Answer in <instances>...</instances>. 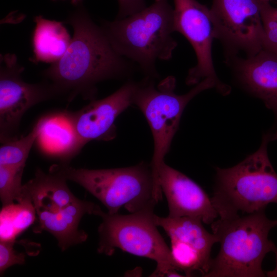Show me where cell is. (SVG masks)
<instances>
[{"mask_svg":"<svg viewBox=\"0 0 277 277\" xmlns=\"http://www.w3.org/2000/svg\"><path fill=\"white\" fill-rule=\"evenodd\" d=\"M52 1H57V0H52ZM70 1L71 4H72L73 5L75 6H77L81 5L83 1V0H70Z\"/></svg>","mask_w":277,"mask_h":277,"instance_id":"cb8c5ba5","label":"cell"},{"mask_svg":"<svg viewBox=\"0 0 277 277\" xmlns=\"http://www.w3.org/2000/svg\"><path fill=\"white\" fill-rule=\"evenodd\" d=\"M118 11L116 19H121L135 14L146 7L145 0H117Z\"/></svg>","mask_w":277,"mask_h":277,"instance_id":"7402d4cb","label":"cell"},{"mask_svg":"<svg viewBox=\"0 0 277 277\" xmlns=\"http://www.w3.org/2000/svg\"><path fill=\"white\" fill-rule=\"evenodd\" d=\"M159 181L169 208L168 216H188L212 224L219 217L211 199L195 182L164 162L158 169Z\"/></svg>","mask_w":277,"mask_h":277,"instance_id":"5bb4252c","label":"cell"},{"mask_svg":"<svg viewBox=\"0 0 277 277\" xmlns=\"http://www.w3.org/2000/svg\"><path fill=\"white\" fill-rule=\"evenodd\" d=\"M73 35L63 56L45 69L43 76L70 102L78 95L95 99L101 82L131 75L132 67L117 53L101 26L92 19L82 5L64 21Z\"/></svg>","mask_w":277,"mask_h":277,"instance_id":"6da1fadb","label":"cell"},{"mask_svg":"<svg viewBox=\"0 0 277 277\" xmlns=\"http://www.w3.org/2000/svg\"><path fill=\"white\" fill-rule=\"evenodd\" d=\"M23 170L0 166V197L3 206L18 202L23 197Z\"/></svg>","mask_w":277,"mask_h":277,"instance_id":"ffe728a7","label":"cell"},{"mask_svg":"<svg viewBox=\"0 0 277 277\" xmlns=\"http://www.w3.org/2000/svg\"><path fill=\"white\" fill-rule=\"evenodd\" d=\"M24 70L14 54L1 55V143L17 138L21 121L30 108L62 96L58 89L48 81L37 84L25 82L21 76Z\"/></svg>","mask_w":277,"mask_h":277,"instance_id":"9c48e42d","label":"cell"},{"mask_svg":"<svg viewBox=\"0 0 277 277\" xmlns=\"http://www.w3.org/2000/svg\"><path fill=\"white\" fill-rule=\"evenodd\" d=\"M154 209L126 215L109 214L101 210L98 215L102 222L98 228L97 251L111 255L118 248L151 259L156 263V268L151 276H184L178 272L170 248L157 230Z\"/></svg>","mask_w":277,"mask_h":277,"instance_id":"ba28073f","label":"cell"},{"mask_svg":"<svg viewBox=\"0 0 277 277\" xmlns=\"http://www.w3.org/2000/svg\"><path fill=\"white\" fill-rule=\"evenodd\" d=\"M39 133L38 121L27 135L1 143L0 166L24 169L32 147Z\"/></svg>","mask_w":277,"mask_h":277,"instance_id":"d6986e66","label":"cell"},{"mask_svg":"<svg viewBox=\"0 0 277 277\" xmlns=\"http://www.w3.org/2000/svg\"><path fill=\"white\" fill-rule=\"evenodd\" d=\"M261 9L258 0H212L214 37L223 45L226 60L241 53L251 56L262 49Z\"/></svg>","mask_w":277,"mask_h":277,"instance_id":"30bf717a","label":"cell"},{"mask_svg":"<svg viewBox=\"0 0 277 277\" xmlns=\"http://www.w3.org/2000/svg\"><path fill=\"white\" fill-rule=\"evenodd\" d=\"M66 181L54 171L46 173L38 169L34 178L23 185L37 216L33 231L49 232L62 250L87 240V233L78 229L82 217L86 214L98 215L102 210L94 203L75 197Z\"/></svg>","mask_w":277,"mask_h":277,"instance_id":"8992f818","label":"cell"},{"mask_svg":"<svg viewBox=\"0 0 277 277\" xmlns=\"http://www.w3.org/2000/svg\"><path fill=\"white\" fill-rule=\"evenodd\" d=\"M226 61L243 86L261 99L277 118V54L262 49L251 56L239 55Z\"/></svg>","mask_w":277,"mask_h":277,"instance_id":"9a60e30c","label":"cell"},{"mask_svg":"<svg viewBox=\"0 0 277 277\" xmlns=\"http://www.w3.org/2000/svg\"><path fill=\"white\" fill-rule=\"evenodd\" d=\"M155 223L170 239V248L177 271L185 276L198 273L205 277L211 265L212 247L219 242L216 236L207 231L203 222L196 218L155 215Z\"/></svg>","mask_w":277,"mask_h":277,"instance_id":"7c38bea8","label":"cell"},{"mask_svg":"<svg viewBox=\"0 0 277 277\" xmlns=\"http://www.w3.org/2000/svg\"><path fill=\"white\" fill-rule=\"evenodd\" d=\"M38 122L40 133L38 138H42V141L54 150L58 156L71 157L81 150L73 131L62 114L61 118L47 116Z\"/></svg>","mask_w":277,"mask_h":277,"instance_id":"e0dca14e","label":"cell"},{"mask_svg":"<svg viewBox=\"0 0 277 277\" xmlns=\"http://www.w3.org/2000/svg\"><path fill=\"white\" fill-rule=\"evenodd\" d=\"M276 139L277 132H268L256 151L233 167L216 168L211 199L219 218L253 213L277 204V173L267 152L269 143Z\"/></svg>","mask_w":277,"mask_h":277,"instance_id":"3957f363","label":"cell"},{"mask_svg":"<svg viewBox=\"0 0 277 277\" xmlns=\"http://www.w3.org/2000/svg\"><path fill=\"white\" fill-rule=\"evenodd\" d=\"M275 256V267L271 271H268L266 273V275L268 277H277V248L276 247L273 251Z\"/></svg>","mask_w":277,"mask_h":277,"instance_id":"603a6c76","label":"cell"},{"mask_svg":"<svg viewBox=\"0 0 277 277\" xmlns=\"http://www.w3.org/2000/svg\"><path fill=\"white\" fill-rule=\"evenodd\" d=\"M175 32L183 34L195 53L197 62L186 78L188 85H195L205 78H211L217 85V91L223 95L231 91L230 87L218 78L212 57L214 27L210 8L196 0H174Z\"/></svg>","mask_w":277,"mask_h":277,"instance_id":"8fae6325","label":"cell"},{"mask_svg":"<svg viewBox=\"0 0 277 277\" xmlns=\"http://www.w3.org/2000/svg\"><path fill=\"white\" fill-rule=\"evenodd\" d=\"M277 2V0H275Z\"/></svg>","mask_w":277,"mask_h":277,"instance_id":"d4e9b609","label":"cell"},{"mask_svg":"<svg viewBox=\"0 0 277 277\" xmlns=\"http://www.w3.org/2000/svg\"><path fill=\"white\" fill-rule=\"evenodd\" d=\"M14 241H1L0 243V272L2 275L5 270L15 264L25 263V255L18 253L13 249Z\"/></svg>","mask_w":277,"mask_h":277,"instance_id":"44dd1931","label":"cell"},{"mask_svg":"<svg viewBox=\"0 0 277 277\" xmlns=\"http://www.w3.org/2000/svg\"><path fill=\"white\" fill-rule=\"evenodd\" d=\"M137 85V82L128 81L108 96L91 101L77 111L62 114L81 149L92 141H109L115 137V121L133 105Z\"/></svg>","mask_w":277,"mask_h":277,"instance_id":"4fadbf2b","label":"cell"},{"mask_svg":"<svg viewBox=\"0 0 277 277\" xmlns=\"http://www.w3.org/2000/svg\"><path fill=\"white\" fill-rule=\"evenodd\" d=\"M24 196L17 203L3 206L1 211V241H15L16 237L31 225L36 212L29 195L23 188Z\"/></svg>","mask_w":277,"mask_h":277,"instance_id":"ac0fdd59","label":"cell"},{"mask_svg":"<svg viewBox=\"0 0 277 277\" xmlns=\"http://www.w3.org/2000/svg\"><path fill=\"white\" fill-rule=\"evenodd\" d=\"M277 226L264 210L253 213L218 217L211 224L220 248L212 259L205 277H264L265 255L276 248L268 239L270 230Z\"/></svg>","mask_w":277,"mask_h":277,"instance_id":"277c9868","label":"cell"},{"mask_svg":"<svg viewBox=\"0 0 277 277\" xmlns=\"http://www.w3.org/2000/svg\"><path fill=\"white\" fill-rule=\"evenodd\" d=\"M35 27L32 37L33 56L35 63H54L65 54L71 38L63 23L50 20L42 15L34 18Z\"/></svg>","mask_w":277,"mask_h":277,"instance_id":"2e32d148","label":"cell"},{"mask_svg":"<svg viewBox=\"0 0 277 277\" xmlns=\"http://www.w3.org/2000/svg\"><path fill=\"white\" fill-rule=\"evenodd\" d=\"M175 78L172 76L165 78L157 85L153 78L146 76L137 82L133 97V105L145 116L152 135L153 152L150 164L158 182L159 168L170 150L185 107L203 91L217 88L215 81L209 78L202 81L184 94L175 92Z\"/></svg>","mask_w":277,"mask_h":277,"instance_id":"52a82bcc","label":"cell"},{"mask_svg":"<svg viewBox=\"0 0 277 277\" xmlns=\"http://www.w3.org/2000/svg\"><path fill=\"white\" fill-rule=\"evenodd\" d=\"M50 170L82 186L107 208L117 213L122 207L130 213L154 208L162 199L150 163L141 162L127 167L88 169L67 164L55 165Z\"/></svg>","mask_w":277,"mask_h":277,"instance_id":"5b68a950","label":"cell"},{"mask_svg":"<svg viewBox=\"0 0 277 277\" xmlns=\"http://www.w3.org/2000/svg\"><path fill=\"white\" fill-rule=\"evenodd\" d=\"M101 27L117 53L137 64L146 76L153 78L158 77L156 62L170 60L177 45L172 35L174 9L168 0H155L131 15L104 21Z\"/></svg>","mask_w":277,"mask_h":277,"instance_id":"7a4b0ae2","label":"cell"}]
</instances>
